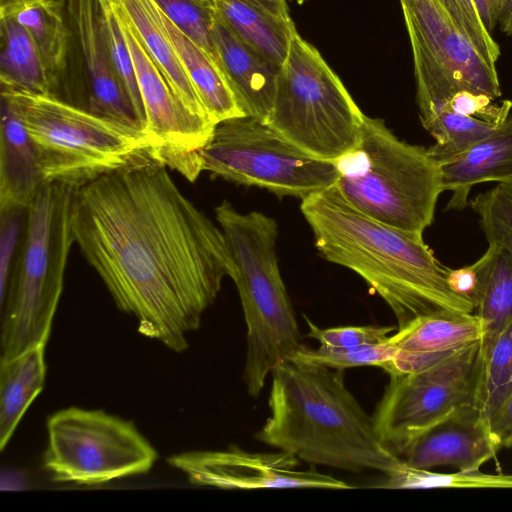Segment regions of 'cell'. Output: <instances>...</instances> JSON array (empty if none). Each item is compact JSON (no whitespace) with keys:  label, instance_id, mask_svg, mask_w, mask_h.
I'll list each match as a JSON object with an SVG mask.
<instances>
[{"label":"cell","instance_id":"cell-1","mask_svg":"<svg viewBox=\"0 0 512 512\" xmlns=\"http://www.w3.org/2000/svg\"><path fill=\"white\" fill-rule=\"evenodd\" d=\"M75 243L138 332L175 352L188 347L234 262L219 225L177 187L157 160L80 186Z\"/></svg>","mask_w":512,"mask_h":512},{"label":"cell","instance_id":"cell-2","mask_svg":"<svg viewBox=\"0 0 512 512\" xmlns=\"http://www.w3.org/2000/svg\"><path fill=\"white\" fill-rule=\"evenodd\" d=\"M300 210L320 256L357 273L390 307L398 329L423 315L475 311L450 290L448 268L423 236L368 217L335 184L302 199Z\"/></svg>","mask_w":512,"mask_h":512},{"label":"cell","instance_id":"cell-3","mask_svg":"<svg viewBox=\"0 0 512 512\" xmlns=\"http://www.w3.org/2000/svg\"><path fill=\"white\" fill-rule=\"evenodd\" d=\"M270 415L257 434L303 461L385 475L404 461L380 440L373 418L344 382L343 370L286 360L273 371Z\"/></svg>","mask_w":512,"mask_h":512},{"label":"cell","instance_id":"cell-4","mask_svg":"<svg viewBox=\"0 0 512 512\" xmlns=\"http://www.w3.org/2000/svg\"><path fill=\"white\" fill-rule=\"evenodd\" d=\"M215 218L234 262V281L247 327L244 379L257 396L266 378L303 346L296 317L282 279L278 257V225L263 212L242 213L223 200Z\"/></svg>","mask_w":512,"mask_h":512},{"label":"cell","instance_id":"cell-5","mask_svg":"<svg viewBox=\"0 0 512 512\" xmlns=\"http://www.w3.org/2000/svg\"><path fill=\"white\" fill-rule=\"evenodd\" d=\"M76 187L45 182L26 211L22 237L2 307L1 358L8 361L46 345L62 294L70 248Z\"/></svg>","mask_w":512,"mask_h":512},{"label":"cell","instance_id":"cell-6","mask_svg":"<svg viewBox=\"0 0 512 512\" xmlns=\"http://www.w3.org/2000/svg\"><path fill=\"white\" fill-rule=\"evenodd\" d=\"M334 164L337 189L368 217L420 236L433 223L444 191L440 163L384 120L364 115L358 142Z\"/></svg>","mask_w":512,"mask_h":512},{"label":"cell","instance_id":"cell-7","mask_svg":"<svg viewBox=\"0 0 512 512\" xmlns=\"http://www.w3.org/2000/svg\"><path fill=\"white\" fill-rule=\"evenodd\" d=\"M37 152L44 182L76 188L100 176L154 159L143 130L98 116L53 94L1 87Z\"/></svg>","mask_w":512,"mask_h":512},{"label":"cell","instance_id":"cell-8","mask_svg":"<svg viewBox=\"0 0 512 512\" xmlns=\"http://www.w3.org/2000/svg\"><path fill=\"white\" fill-rule=\"evenodd\" d=\"M364 115L319 51L296 31L266 123L307 154L334 162L358 142Z\"/></svg>","mask_w":512,"mask_h":512},{"label":"cell","instance_id":"cell-9","mask_svg":"<svg viewBox=\"0 0 512 512\" xmlns=\"http://www.w3.org/2000/svg\"><path fill=\"white\" fill-rule=\"evenodd\" d=\"M201 171L279 197H305L336 183L334 162L315 158L267 123L249 116L216 124L199 151Z\"/></svg>","mask_w":512,"mask_h":512},{"label":"cell","instance_id":"cell-10","mask_svg":"<svg viewBox=\"0 0 512 512\" xmlns=\"http://www.w3.org/2000/svg\"><path fill=\"white\" fill-rule=\"evenodd\" d=\"M43 467L56 482L100 485L147 473L158 458L133 422L69 407L47 420Z\"/></svg>","mask_w":512,"mask_h":512},{"label":"cell","instance_id":"cell-11","mask_svg":"<svg viewBox=\"0 0 512 512\" xmlns=\"http://www.w3.org/2000/svg\"><path fill=\"white\" fill-rule=\"evenodd\" d=\"M389 375L372 418L382 443L402 458L431 427L462 409L477 407L482 375L480 342L426 369Z\"/></svg>","mask_w":512,"mask_h":512},{"label":"cell","instance_id":"cell-12","mask_svg":"<svg viewBox=\"0 0 512 512\" xmlns=\"http://www.w3.org/2000/svg\"><path fill=\"white\" fill-rule=\"evenodd\" d=\"M413 53L418 107L470 90L502 95L496 65L486 61L437 0H399Z\"/></svg>","mask_w":512,"mask_h":512},{"label":"cell","instance_id":"cell-13","mask_svg":"<svg viewBox=\"0 0 512 512\" xmlns=\"http://www.w3.org/2000/svg\"><path fill=\"white\" fill-rule=\"evenodd\" d=\"M111 2L131 52L145 110L144 132L153 157L194 182L202 172L199 151L210 140L216 125L193 115L179 102L125 12L114 0Z\"/></svg>","mask_w":512,"mask_h":512},{"label":"cell","instance_id":"cell-14","mask_svg":"<svg viewBox=\"0 0 512 512\" xmlns=\"http://www.w3.org/2000/svg\"><path fill=\"white\" fill-rule=\"evenodd\" d=\"M167 461L183 472L192 484L199 486L239 490L352 488L350 484L313 468L298 469L299 459L282 450L254 453L235 446L226 450L185 452Z\"/></svg>","mask_w":512,"mask_h":512},{"label":"cell","instance_id":"cell-15","mask_svg":"<svg viewBox=\"0 0 512 512\" xmlns=\"http://www.w3.org/2000/svg\"><path fill=\"white\" fill-rule=\"evenodd\" d=\"M86 73L84 109L144 131L110 59L98 0H67Z\"/></svg>","mask_w":512,"mask_h":512},{"label":"cell","instance_id":"cell-16","mask_svg":"<svg viewBox=\"0 0 512 512\" xmlns=\"http://www.w3.org/2000/svg\"><path fill=\"white\" fill-rule=\"evenodd\" d=\"M500 449L488 420L476 407L462 409L422 434L402 456L405 464L419 469L455 466L476 471Z\"/></svg>","mask_w":512,"mask_h":512},{"label":"cell","instance_id":"cell-17","mask_svg":"<svg viewBox=\"0 0 512 512\" xmlns=\"http://www.w3.org/2000/svg\"><path fill=\"white\" fill-rule=\"evenodd\" d=\"M482 335L480 319L474 312L442 311L417 317L388 338L397 353L385 371L392 374L426 369L480 342Z\"/></svg>","mask_w":512,"mask_h":512},{"label":"cell","instance_id":"cell-18","mask_svg":"<svg viewBox=\"0 0 512 512\" xmlns=\"http://www.w3.org/2000/svg\"><path fill=\"white\" fill-rule=\"evenodd\" d=\"M212 35L221 65L243 114L266 123L273 107L281 66L244 43L217 11Z\"/></svg>","mask_w":512,"mask_h":512},{"label":"cell","instance_id":"cell-19","mask_svg":"<svg viewBox=\"0 0 512 512\" xmlns=\"http://www.w3.org/2000/svg\"><path fill=\"white\" fill-rule=\"evenodd\" d=\"M440 167L443 190L452 193L446 207L449 210L465 208L477 184L512 185V116L491 134L440 162Z\"/></svg>","mask_w":512,"mask_h":512},{"label":"cell","instance_id":"cell-20","mask_svg":"<svg viewBox=\"0 0 512 512\" xmlns=\"http://www.w3.org/2000/svg\"><path fill=\"white\" fill-rule=\"evenodd\" d=\"M43 183L34 144L12 104L1 95L0 212L27 209Z\"/></svg>","mask_w":512,"mask_h":512},{"label":"cell","instance_id":"cell-21","mask_svg":"<svg viewBox=\"0 0 512 512\" xmlns=\"http://www.w3.org/2000/svg\"><path fill=\"white\" fill-rule=\"evenodd\" d=\"M154 12L210 120L216 125L245 116L223 68L179 30L155 2Z\"/></svg>","mask_w":512,"mask_h":512},{"label":"cell","instance_id":"cell-22","mask_svg":"<svg viewBox=\"0 0 512 512\" xmlns=\"http://www.w3.org/2000/svg\"><path fill=\"white\" fill-rule=\"evenodd\" d=\"M65 11L67 0H0V18L14 20L31 35L55 87L69 50Z\"/></svg>","mask_w":512,"mask_h":512},{"label":"cell","instance_id":"cell-23","mask_svg":"<svg viewBox=\"0 0 512 512\" xmlns=\"http://www.w3.org/2000/svg\"><path fill=\"white\" fill-rule=\"evenodd\" d=\"M114 1L129 18L143 46L179 102L193 115L210 120L172 43L155 15L153 0Z\"/></svg>","mask_w":512,"mask_h":512},{"label":"cell","instance_id":"cell-24","mask_svg":"<svg viewBox=\"0 0 512 512\" xmlns=\"http://www.w3.org/2000/svg\"><path fill=\"white\" fill-rule=\"evenodd\" d=\"M45 345L0 362V449L11 439L19 421L42 391L46 376Z\"/></svg>","mask_w":512,"mask_h":512},{"label":"cell","instance_id":"cell-25","mask_svg":"<svg viewBox=\"0 0 512 512\" xmlns=\"http://www.w3.org/2000/svg\"><path fill=\"white\" fill-rule=\"evenodd\" d=\"M219 16L247 45L278 66L287 59L293 34L292 20H284L246 0H214Z\"/></svg>","mask_w":512,"mask_h":512},{"label":"cell","instance_id":"cell-26","mask_svg":"<svg viewBox=\"0 0 512 512\" xmlns=\"http://www.w3.org/2000/svg\"><path fill=\"white\" fill-rule=\"evenodd\" d=\"M0 82L2 88L54 95V83L35 41L8 18H0Z\"/></svg>","mask_w":512,"mask_h":512},{"label":"cell","instance_id":"cell-27","mask_svg":"<svg viewBox=\"0 0 512 512\" xmlns=\"http://www.w3.org/2000/svg\"><path fill=\"white\" fill-rule=\"evenodd\" d=\"M483 256V286L474 311L483 329L480 340L482 357L512 321V254L500 246L489 244Z\"/></svg>","mask_w":512,"mask_h":512},{"label":"cell","instance_id":"cell-28","mask_svg":"<svg viewBox=\"0 0 512 512\" xmlns=\"http://www.w3.org/2000/svg\"><path fill=\"white\" fill-rule=\"evenodd\" d=\"M512 389V321L482 357L477 407L490 419Z\"/></svg>","mask_w":512,"mask_h":512},{"label":"cell","instance_id":"cell-29","mask_svg":"<svg viewBox=\"0 0 512 512\" xmlns=\"http://www.w3.org/2000/svg\"><path fill=\"white\" fill-rule=\"evenodd\" d=\"M404 461V460H403ZM388 488H512V474H486L480 470L437 473L405 464L386 475Z\"/></svg>","mask_w":512,"mask_h":512},{"label":"cell","instance_id":"cell-30","mask_svg":"<svg viewBox=\"0 0 512 512\" xmlns=\"http://www.w3.org/2000/svg\"><path fill=\"white\" fill-rule=\"evenodd\" d=\"M489 244L512 254V185L497 184L470 201Z\"/></svg>","mask_w":512,"mask_h":512},{"label":"cell","instance_id":"cell-31","mask_svg":"<svg viewBox=\"0 0 512 512\" xmlns=\"http://www.w3.org/2000/svg\"><path fill=\"white\" fill-rule=\"evenodd\" d=\"M107 46L114 72L125 89L136 114L145 128V110L141 99L135 68L128 44L122 33L111 0H98Z\"/></svg>","mask_w":512,"mask_h":512},{"label":"cell","instance_id":"cell-32","mask_svg":"<svg viewBox=\"0 0 512 512\" xmlns=\"http://www.w3.org/2000/svg\"><path fill=\"white\" fill-rule=\"evenodd\" d=\"M397 349L388 343L361 346L349 349L319 347L312 349L303 345L290 360L320 365L335 370L373 365L386 369L396 356Z\"/></svg>","mask_w":512,"mask_h":512},{"label":"cell","instance_id":"cell-33","mask_svg":"<svg viewBox=\"0 0 512 512\" xmlns=\"http://www.w3.org/2000/svg\"><path fill=\"white\" fill-rule=\"evenodd\" d=\"M154 2L179 30L222 67L212 35L216 9L204 7L194 0H154Z\"/></svg>","mask_w":512,"mask_h":512},{"label":"cell","instance_id":"cell-34","mask_svg":"<svg viewBox=\"0 0 512 512\" xmlns=\"http://www.w3.org/2000/svg\"><path fill=\"white\" fill-rule=\"evenodd\" d=\"M482 57L496 65L500 48L483 24L473 0H437Z\"/></svg>","mask_w":512,"mask_h":512},{"label":"cell","instance_id":"cell-35","mask_svg":"<svg viewBox=\"0 0 512 512\" xmlns=\"http://www.w3.org/2000/svg\"><path fill=\"white\" fill-rule=\"evenodd\" d=\"M305 321L309 327V336L320 343V347L349 349L361 346L378 345L386 342L393 326H340L320 328L307 317Z\"/></svg>","mask_w":512,"mask_h":512},{"label":"cell","instance_id":"cell-36","mask_svg":"<svg viewBox=\"0 0 512 512\" xmlns=\"http://www.w3.org/2000/svg\"><path fill=\"white\" fill-rule=\"evenodd\" d=\"M27 209L0 212V297L3 295L19 248Z\"/></svg>","mask_w":512,"mask_h":512},{"label":"cell","instance_id":"cell-37","mask_svg":"<svg viewBox=\"0 0 512 512\" xmlns=\"http://www.w3.org/2000/svg\"><path fill=\"white\" fill-rule=\"evenodd\" d=\"M484 266L485 259L482 255L471 265L458 269H447L446 281L450 290L470 302L475 308L482 291Z\"/></svg>","mask_w":512,"mask_h":512},{"label":"cell","instance_id":"cell-38","mask_svg":"<svg viewBox=\"0 0 512 512\" xmlns=\"http://www.w3.org/2000/svg\"><path fill=\"white\" fill-rule=\"evenodd\" d=\"M490 429L500 448L512 447V389L491 417Z\"/></svg>","mask_w":512,"mask_h":512},{"label":"cell","instance_id":"cell-39","mask_svg":"<svg viewBox=\"0 0 512 512\" xmlns=\"http://www.w3.org/2000/svg\"><path fill=\"white\" fill-rule=\"evenodd\" d=\"M480 18L491 33L499 21L504 0H473Z\"/></svg>","mask_w":512,"mask_h":512},{"label":"cell","instance_id":"cell-40","mask_svg":"<svg viewBox=\"0 0 512 512\" xmlns=\"http://www.w3.org/2000/svg\"><path fill=\"white\" fill-rule=\"evenodd\" d=\"M268 13L284 20H292L286 0H246Z\"/></svg>","mask_w":512,"mask_h":512},{"label":"cell","instance_id":"cell-41","mask_svg":"<svg viewBox=\"0 0 512 512\" xmlns=\"http://www.w3.org/2000/svg\"><path fill=\"white\" fill-rule=\"evenodd\" d=\"M498 23L503 33L512 35V0H504Z\"/></svg>","mask_w":512,"mask_h":512},{"label":"cell","instance_id":"cell-42","mask_svg":"<svg viewBox=\"0 0 512 512\" xmlns=\"http://www.w3.org/2000/svg\"><path fill=\"white\" fill-rule=\"evenodd\" d=\"M201 4L204 7L210 8V9H216L215 8V1L214 0H194Z\"/></svg>","mask_w":512,"mask_h":512},{"label":"cell","instance_id":"cell-43","mask_svg":"<svg viewBox=\"0 0 512 512\" xmlns=\"http://www.w3.org/2000/svg\"><path fill=\"white\" fill-rule=\"evenodd\" d=\"M294 1H295L296 3H298V4H302V3H304L306 0H294Z\"/></svg>","mask_w":512,"mask_h":512},{"label":"cell","instance_id":"cell-44","mask_svg":"<svg viewBox=\"0 0 512 512\" xmlns=\"http://www.w3.org/2000/svg\"><path fill=\"white\" fill-rule=\"evenodd\" d=\"M511 185V184H510Z\"/></svg>","mask_w":512,"mask_h":512}]
</instances>
